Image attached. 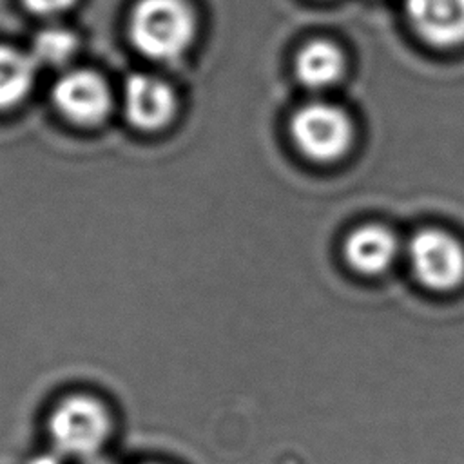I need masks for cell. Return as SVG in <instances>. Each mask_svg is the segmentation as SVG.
Instances as JSON below:
<instances>
[{"instance_id":"30bf717a","label":"cell","mask_w":464,"mask_h":464,"mask_svg":"<svg viewBox=\"0 0 464 464\" xmlns=\"http://www.w3.org/2000/svg\"><path fill=\"white\" fill-rule=\"evenodd\" d=\"M34 58L0 45V111L13 109L31 91L34 82Z\"/></svg>"},{"instance_id":"ba28073f","label":"cell","mask_w":464,"mask_h":464,"mask_svg":"<svg viewBox=\"0 0 464 464\" xmlns=\"http://www.w3.org/2000/svg\"><path fill=\"white\" fill-rule=\"evenodd\" d=\"M404 9L426 44L439 49L464 44V0H404Z\"/></svg>"},{"instance_id":"277c9868","label":"cell","mask_w":464,"mask_h":464,"mask_svg":"<svg viewBox=\"0 0 464 464\" xmlns=\"http://www.w3.org/2000/svg\"><path fill=\"white\" fill-rule=\"evenodd\" d=\"M417 281L433 292H451L464 283V243L446 228L422 227L404 246Z\"/></svg>"},{"instance_id":"3957f363","label":"cell","mask_w":464,"mask_h":464,"mask_svg":"<svg viewBox=\"0 0 464 464\" xmlns=\"http://www.w3.org/2000/svg\"><path fill=\"white\" fill-rule=\"evenodd\" d=\"M290 136L304 158L315 163H334L350 152L355 127L343 107L328 102H312L294 112Z\"/></svg>"},{"instance_id":"6da1fadb","label":"cell","mask_w":464,"mask_h":464,"mask_svg":"<svg viewBox=\"0 0 464 464\" xmlns=\"http://www.w3.org/2000/svg\"><path fill=\"white\" fill-rule=\"evenodd\" d=\"M134 47L147 58L174 62L194 40L196 18L185 0H140L130 14Z\"/></svg>"},{"instance_id":"8992f818","label":"cell","mask_w":464,"mask_h":464,"mask_svg":"<svg viewBox=\"0 0 464 464\" xmlns=\"http://www.w3.org/2000/svg\"><path fill=\"white\" fill-rule=\"evenodd\" d=\"M123 111L132 127L154 132L172 121L176 94L167 82L152 74H132L125 82Z\"/></svg>"},{"instance_id":"5b68a950","label":"cell","mask_w":464,"mask_h":464,"mask_svg":"<svg viewBox=\"0 0 464 464\" xmlns=\"http://www.w3.org/2000/svg\"><path fill=\"white\" fill-rule=\"evenodd\" d=\"M53 102L67 120L78 125H98L112 109L107 82L92 71L63 74L53 87Z\"/></svg>"},{"instance_id":"9c48e42d","label":"cell","mask_w":464,"mask_h":464,"mask_svg":"<svg viewBox=\"0 0 464 464\" xmlns=\"http://www.w3.org/2000/svg\"><path fill=\"white\" fill-rule=\"evenodd\" d=\"M297 80L314 91L335 85L344 71L346 60L343 51L328 40H312L301 47L294 63Z\"/></svg>"},{"instance_id":"7a4b0ae2","label":"cell","mask_w":464,"mask_h":464,"mask_svg":"<svg viewBox=\"0 0 464 464\" xmlns=\"http://www.w3.org/2000/svg\"><path fill=\"white\" fill-rule=\"evenodd\" d=\"M47 430L58 455L94 459L111 437L112 417L100 399L74 393L53 408Z\"/></svg>"},{"instance_id":"52a82bcc","label":"cell","mask_w":464,"mask_h":464,"mask_svg":"<svg viewBox=\"0 0 464 464\" xmlns=\"http://www.w3.org/2000/svg\"><path fill=\"white\" fill-rule=\"evenodd\" d=\"M404 246L386 225L364 223L355 227L343 243L346 263L362 276H381L401 257Z\"/></svg>"},{"instance_id":"4fadbf2b","label":"cell","mask_w":464,"mask_h":464,"mask_svg":"<svg viewBox=\"0 0 464 464\" xmlns=\"http://www.w3.org/2000/svg\"><path fill=\"white\" fill-rule=\"evenodd\" d=\"M34 464H56V460H54V459H51V457H44V459L36 460Z\"/></svg>"},{"instance_id":"7c38bea8","label":"cell","mask_w":464,"mask_h":464,"mask_svg":"<svg viewBox=\"0 0 464 464\" xmlns=\"http://www.w3.org/2000/svg\"><path fill=\"white\" fill-rule=\"evenodd\" d=\"M22 2L31 13L42 14V16H51V14H58L65 9H69L76 0H22Z\"/></svg>"},{"instance_id":"8fae6325","label":"cell","mask_w":464,"mask_h":464,"mask_svg":"<svg viewBox=\"0 0 464 464\" xmlns=\"http://www.w3.org/2000/svg\"><path fill=\"white\" fill-rule=\"evenodd\" d=\"M78 42L69 29L47 27L33 40V58L44 65H62L76 53Z\"/></svg>"},{"instance_id":"5bb4252c","label":"cell","mask_w":464,"mask_h":464,"mask_svg":"<svg viewBox=\"0 0 464 464\" xmlns=\"http://www.w3.org/2000/svg\"><path fill=\"white\" fill-rule=\"evenodd\" d=\"M89 464H111V462H107V460H102V459H91V462Z\"/></svg>"}]
</instances>
